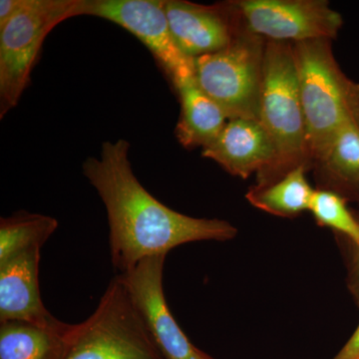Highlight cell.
Masks as SVG:
<instances>
[{
    "instance_id": "4fadbf2b",
    "label": "cell",
    "mask_w": 359,
    "mask_h": 359,
    "mask_svg": "<svg viewBox=\"0 0 359 359\" xmlns=\"http://www.w3.org/2000/svg\"><path fill=\"white\" fill-rule=\"evenodd\" d=\"M174 87L181 103L177 139L187 149L208 147L218 138L228 118L218 104L200 88L196 77Z\"/></svg>"
},
{
    "instance_id": "44dd1931",
    "label": "cell",
    "mask_w": 359,
    "mask_h": 359,
    "mask_svg": "<svg viewBox=\"0 0 359 359\" xmlns=\"http://www.w3.org/2000/svg\"><path fill=\"white\" fill-rule=\"evenodd\" d=\"M353 282L356 289L359 290V245L356 247L355 257L353 263Z\"/></svg>"
},
{
    "instance_id": "5bb4252c",
    "label": "cell",
    "mask_w": 359,
    "mask_h": 359,
    "mask_svg": "<svg viewBox=\"0 0 359 359\" xmlns=\"http://www.w3.org/2000/svg\"><path fill=\"white\" fill-rule=\"evenodd\" d=\"M309 167L299 166L282 178L252 187L245 198L250 204L269 214L294 218L309 211L314 190L306 179Z\"/></svg>"
},
{
    "instance_id": "ba28073f",
    "label": "cell",
    "mask_w": 359,
    "mask_h": 359,
    "mask_svg": "<svg viewBox=\"0 0 359 359\" xmlns=\"http://www.w3.org/2000/svg\"><path fill=\"white\" fill-rule=\"evenodd\" d=\"M245 29L271 41L334 39L341 15L325 0H238L231 1Z\"/></svg>"
},
{
    "instance_id": "8992f818",
    "label": "cell",
    "mask_w": 359,
    "mask_h": 359,
    "mask_svg": "<svg viewBox=\"0 0 359 359\" xmlns=\"http://www.w3.org/2000/svg\"><path fill=\"white\" fill-rule=\"evenodd\" d=\"M79 0H25L0 27V117L20 102L45 39L59 23L78 16Z\"/></svg>"
},
{
    "instance_id": "ac0fdd59",
    "label": "cell",
    "mask_w": 359,
    "mask_h": 359,
    "mask_svg": "<svg viewBox=\"0 0 359 359\" xmlns=\"http://www.w3.org/2000/svg\"><path fill=\"white\" fill-rule=\"evenodd\" d=\"M309 211L320 226L346 236L358 247L359 219L349 211L341 194L330 189H316Z\"/></svg>"
},
{
    "instance_id": "ffe728a7",
    "label": "cell",
    "mask_w": 359,
    "mask_h": 359,
    "mask_svg": "<svg viewBox=\"0 0 359 359\" xmlns=\"http://www.w3.org/2000/svg\"><path fill=\"white\" fill-rule=\"evenodd\" d=\"M332 359H359V325L348 341Z\"/></svg>"
},
{
    "instance_id": "3957f363",
    "label": "cell",
    "mask_w": 359,
    "mask_h": 359,
    "mask_svg": "<svg viewBox=\"0 0 359 359\" xmlns=\"http://www.w3.org/2000/svg\"><path fill=\"white\" fill-rule=\"evenodd\" d=\"M259 121L275 146L273 167L257 185L282 178L299 166L313 164L299 93L294 46L266 40Z\"/></svg>"
},
{
    "instance_id": "2e32d148",
    "label": "cell",
    "mask_w": 359,
    "mask_h": 359,
    "mask_svg": "<svg viewBox=\"0 0 359 359\" xmlns=\"http://www.w3.org/2000/svg\"><path fill=\"white\" fill-rule=\"evenodd\" d=\"M316 165L332 185L359 191V122L344 125Z\"/></svg>"
},
{
    "instance_id": "277c9868",
    "label": "cell",
    "mask_w": 359,
    "mask_h": 359,
    "mask_svg": "<svg viewBox=\"0 0 359 359\" xmlns=\"http://www.w3.org/2000/svg\"><path fill=\"white\" fill-rule=\"evenodd\" d=\"M65 359H164L121 276L110 280L94 313L74 325Z\"/></svg>"
},
{
    "instance_id": "5b68a950",
    "label": "cell",
    "mask_w": 359,
    "mask_h": 359,
    "mask_svg": "<svg viewBox=\"0 0 359 359\" xmlns=\"http://www.w3.org/2000/svg\"><path fill=\"white\" fill-rule=\"evenodd\" d=\"M266 44L245 29L223 50L195 59L196 81L229 120H259Z\"/></svg>"
},
{
    "instance_id": "9a60e30c",
    "label": "cell",
    "mask_w": 359,
    "mask_h": 359,
    "mask_svg": "<svg viewBox=\"0 0 359 359\" xmlns=\"http://www.w3.org/2000/svg\"><path fill=\"white\" fill-rule=\"evenodd\" d=\"M72 330L59 334L23 321L0 323V359H65Z\"/></svg>"
},
{
    "instance_id": "d6986e66",
    "label": "cell",
    "mask_w": 359,
    "mask_h": 359,
    "mask_svg": "<svg viewBox=\"0 0 359 359\" xmlns=\"http://www.w3.org/2000/svg\"><path fill=\"white\" fill-rule=\"evenodd\" d=\"M25 0H1L0 1V27L6 25L25 6Z\"/></svg>"
},
{
    "instance_id": "6da1fadb",
    "label": "cell",
    "mask_w": 359,
    "mask_h": 359,
    "mask_svg": "<svg viewBox=\"0 0 359 359\" xmlns=\"http://www.w3.org/2000/svg\"><path fill=\"white\" fill-rule=\"evenodd\" d=\"M128 141L104 142L100 157L82 165L107 212L111 261L125 273L149 257L167 256L179 245L201 241L226 242L237 237L229 222L200 219L170 209L156 199L135 176Z\"/></svg>"
},
{
    "instance_id": "7c38bea8",
    "label": "cell",
    "mask_w": 359,
    "mask_h": 359,
    "mask_svg": "<svg viewBox=\"0 0 359 359\" xmlns=\"http://www.w3.org/2000/svg\"><path fill=\"white\" fill-rule=\"evenodd\" d=\"M203 157L242 179L263 178L275 165V146L259 120L237 118L224 125L218 138L203 149Z\"/></svg>"
},
{
    "instance_id": "8fae6325",
    "label": "cell",
    "mask_w": 359,
    "mask_h": 359,
    "mask_svg": "<svg viewBox=\"0 0 359 359\" xmlns=\"http://www.w3.org/2000/svg\"><path fill=\"white\" fill-rule=\"evenodd\" d=\"M40 252V248H29L0 259V323L23 321L67 334L73 325L59 320L42 302Z\"/></svg>"
},
{
    "instance_id": "9c48e42d",
    "label": "cell",
    "mask_w": 359,
    "mask_h": 359,
    "mask_svg": "<svg viewBox=\"0 0 359 359\" xmlns=\"http://www.w3.org/2000/svg\"><path fill=\"white\" fill-rule=\"evenodd\" d=\"M166 256L149 257L122 276L149 334L164 359H214L194 346L168 306L165 297Z\"/></svg>"
},
{
    "instance_id": "30bf717a",
    "label": "cell",
    "mask_w": 359,
    "mask_h": 359,
    "mask_svg": "<svg viewBox=\"0 0 359 359\" xmlns=\"http://www.w3.org/2000/svg\"><path fill=\"white\" fill-rule=\"evenodd\" d=\"M165 11L175 41L194 60L223 50L245 29L231 1L204 6L165 0Z\"/></svg>"
},
{
    "instance_id": "7a4b0ae2",
    "label": "cell",
    "mask_w": 359,
    "mask_h": 359,
    "mask_svg": "<svg viewBox=\"0 0 359 359\" xmlns=\"http://www.w3.org/2000/svg\"><path fill=\"white\" fill-rule=\"evenodd\" d=\"M332 41L292 43L309 156L314 164L325 156L344 125L359 122V83L340 69Z\"/></svg>"
},
{
    "instance_id": "e0dca14e",
    "label": "cell",
    "mask_w": 359,
    "mask_h": 359,
    "mask_svg": "<svg viewBox=\"0 0 359 359\" xmlns=\"http://www.w3.org/2000/svg\"><path fill=\"white\" fill-rule=\"evenodd\" d=\"M58 228V222L46 215L25 211L0 219V259L14 252L40 248Z\"/></svg>"
},
{
    "instance_id": "52a82bcc",
    "label": "cell",
    "mask_w": 359,
    "mask_h": 359,
    "mask_svg": "<svg viewBox=\"0 0 359 359\" xmlns=\"http://www.w3.org/2000/svg\"><path fill=\"white\" fill-rule=\"evenodd\" d=\"M103 18L132 33L154 55L174 86L195 77V60L179 48L165 0H79L78 16Z\"/></svg>"
}]
</instances>
